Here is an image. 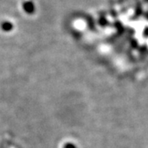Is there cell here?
Instances as JSON below:
<instances>
[{"label":"cell","instance_id":"cell-2","mask_svg":"<svg viewBox=\"0 0 148 148\" xmlns=\"http://www.w3.org/2000/svg\"><path fill=\"white\" fill-rule=\"evenodd\" d=\"M1 28L4 32H9L13 28V25L9 21H4L1 24Z\"/></svg>","mask_w":148,"mask_h":148},{"label":"cell","instance_id":"cell-1","mask_svg":"<svg viewBox=\"0 0 148 148\" xmlns=\"http://www.w3.org/2000/svg\"><path fill=\"white\" fill-rule=\"evenodd\" d=\"M24 10L27 12L28 14H32L35 12V6L32 2H26L23 5Z\"/></svg>","mask_w":148,"mask_h":148},{"label":"cell","instance_id":"cell-3","mask_svg":"<svg viewBox=\"0 0 148 148\" xmlns=\"http://www.w3.org/2000/svg\"><path fill=\"white\" fill-rule=\"evenodd\" d=\"M64 148H76L74 147L73 144H66V146L64 147Z\"/></svg>","mask_w":148,"mask_h":148}]
</instances>
